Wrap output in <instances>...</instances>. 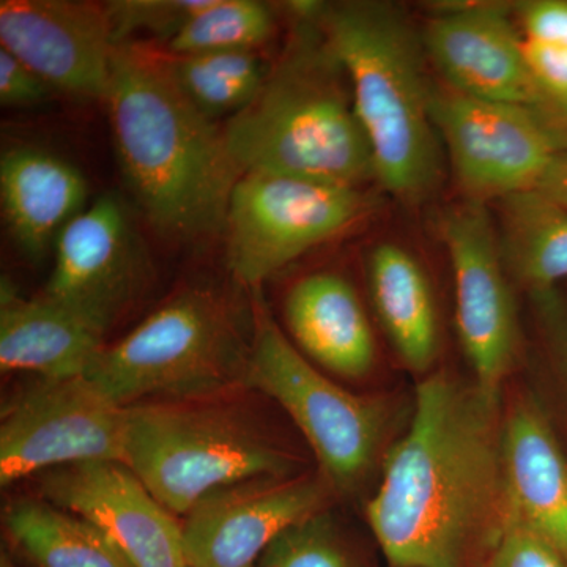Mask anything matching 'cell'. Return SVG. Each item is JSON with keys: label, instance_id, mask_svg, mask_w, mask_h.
Returning <instances> with one entry per match:
<instances>
[{"label": "cell", "instance_id": "cell-1", "mask_svg": "<svg viewBox=\"0 0 567 567\" xmlns=\"http://www.w3.org/2000/svg\"><path fill=\"white\" fill-rule=\"evenodd\" d=\"M502 399L447 372L416 388L406 434L391 446L369 525L393 567H465L507 518Z\"/></svg>", "mask_w": 567, "mask_h": 567}, {"label": "cell", "instance_id": "cell-2", "mask_svg": "<svg viewBox=\"0 0 567 567\" xmlns=\"http://www.w3.org/2000/svg\"><path fill=\"white\" fill-rule=\"evenodd\" d=\"M104 103L122 173L153 229L175 241L224 234L244 173L224 130L182 91L169 52L117 43Z\"/></svg>", "mask_w": 567, "mask_h": 567}, {"label": "cell", "instance_id": "cell-3", "mask_svg": "<svg viewBox=\"0 0 567 567\" xmlns=\"http://www.w3.org/2000/svg\"><path fill=\"white\" fill-rule=\"evenodd\" d=\"M320 2H290L292 28L259 92L224 125L241 173L364 188L374 158L344 66L317 21Z\"/></svg>", "mask_w": 567, "mask_h": 567}, {"label": "cell", "instance_id": "cell-4", "mask_svg": "<svg viewBox=\"0 0 567 567\" xmlns=\"http://www.w3.org/2000/svg\"><path fill=\"white\" fill-rule=\"evenodd\" d=\"M317 21L344 66L377 185L406 207L427 203L442 185L443 147L421 31L380 0L322 2Z\"/></svg>", "mask_w": 567, "mask_h": 567}, {"label": "cell", "instance_id": "cell-5", "mask_svg": "<svg viewBox=\"0 0 567 567\" xmlns=\"http://www.w3.org/2000/svg\"><path fill=\"white\" fill-rule=\"evenodd\" d=\"M252 333V311L229 295L185 287L104 347L85 377L122 406L226 394L245 386Z\"/></svg>", "mask_w": 567, "mask_h": 567}, {"label": "cell", "instance_id": "cell-6", "mask_svg": "<svg viewBox=\"0 0 567 567\" xmlns=\"http://www.w3.org/2000/svg\"><path fill=\"white\" fill-rule=\"evenodd\" d=\"M223 395L126 406L125 465L174 516L216 488L292 475L293 458Z\"/></svg>", "mask_w": 567, "mask_h": 567}, {"label": "cell", "instance_id": "cell-7", "mask_svg": "<svg viewBox=\"0 0 567 567\" xmlns=\"http://www.w3.org/2000/svg\"><path fill=\"white\" fill-rule=\"evenodd\" d=\"M252 316L245 388L274 399L292 417L333 491H357L382 451L390 406L336 385L284 334L259 298Z\"/></svg>", "mask_w": 567, "mask_h": 567}, {"label": "cell", "instance_id": "cell-8", "mask_svg": "<svg viewBox=\"0 0 567 567\" xmlns=\"http://www.w3.org/2000/svg\"><path fill=\"white\" fill-rule=\"evenodd\" d=\"M375 207L364 188L244 174L224 227L230 274L241 286L257 290L317 246L361 226Z\"/></svg>", "mask_w": 567, "mask_h": 567}, {"label": "cell", "instance_id": "cell-9", "mask_svg": "<svg viewBox=\"0 0 567 567\" xmlns=\"http://www.w3.org/2000/svg\"><path fill=\"white\" fill-rule=\"evenodd\" d=\"M126 457V406L87 377L32 380L0 420V484L85 462Z\"/></svg>", "mask_w": 567, "mask_h": 567}, {"label": "cell", "instance_id": "cell-10", "mask_svg": "<svg viewBox=\"0 0 567 567\" xmlns=\"http://www.w3.org/2000/svg\"><path fill=\"white\" fill-rule=\"evenodd\" d=\"M439 234L453 268L457 336L475 372L473 382L502 399L522 334L495 219L488 205L461 200L443 212Z\"/></svg>", "mask_w": 567, "mask_h": 567}, {"label": "cell", "instance_id": "cell-11", "mask_svg": "<svg viewBox=\"0 0 567 567\" xmlns=\"http://www.w3.org/2000/svg\"><path fill=\"white\" fill-rule=\"evenodd\" d=\"M436 133L462 200L488 205L536 189L558 153L535 111L436 85Z\"/></svg>", "mask_w": 567, "mask_h": 567}, {"label": "cell", "instance_id": "cell-12", "mask_svg": "<svg viewBox=\"0 0 567 567\" xmlns=\"http://www.w3.org/2000/svg\"><path fill=\"white\" fill-rule=\"evenodd\" d=\"M333 492L322 475L260 476L216 488L182 524L188 567H254L284 529L322 513Z\"/></svg>", "mask_w": 567, "mask_h": 567}, {"label": "cell", "instance_id": "cell-13", "mask_svg": "<svg viewBox=\"0 0 567 567\" xmlns=\"http://www.w3.org/2000/svg\"><path fill=\"white\" fill-rule=\"evenodd\" d=\"M115 47L107 2H0V48L31 66L52 91L104 102Z\"/></svg>", "mask_w": 567, "mask_h": 567}, {"label": "cell", "instance_id": "cell-14", "mask_svg": "<svg viewBox=\"0 0 567 567\" xmlns=\"http://www.w3.org/2000/svg\"><path fill=\"white\" fill-rule=\"evenodd\" d=\"M44 297L106 333L144 282L140 246L121 199L104 194L74 216L55 240Z\"/></svg>", "mask_w": 567, "mask_h": 567}, {"label": "cell", "instance_id": "cell-15", "mask_svg": "<svg viewBox=\"0 0 567 567\" xmlns=\"http://www.w3.org/2000/svg\"><path fill=\"white\" fill-rule=\"evenodd\" d=\"M37 477L41 498L102 529L133 567H188L182 524L128 465L85 462Z\"/></svg>", "mask_w": 567, "mask_h": 567}, {"label": "cell", "instance_id": "cell-16", "mask_svg": "<svg viewBox=\"0 0 567 567\" xmlns=\"http://www.w3.org/2000/svg\"><path fill=\"white\" fill-rule=\"evenodd\" d=\"M502 2L436 3L421 29L429 63L453 91L533 107L537 89L513 20Z\"/></svg>", "mask_w": 567, "mask_h": 567}, {"label": "cell", "instance_id": "cell-17", "mask_svg": "<svg viewBox=\"0 0 567 567\" xmlns=\"http://www.w3.org/2000/svg\"><path fill=\"white\" fill-rule=\"evenodd\" d=\"M503 468L506 522L543 537L567 559V457L536 402H517L506 413Z\"/></svg>", "mask_w": 567, "mask_h": 567}, {"label": "cell", "instance_id": "cell-18", "mask_svg": "<svg viewBox=\"0 0 567 567\" xmlns=\"http://www.w3.org/2000/svg\"><path fill=\"white\" fill-rule=\"evenodd\" d=\"M284 317L293 346L324 371L360 380L374 368V330L344 276L317 271L295 282L284 303Z\"/></svg>", "mask_w": 567, "mask_h": 567}, {"label": "cell", "instance_id": "cell-19", "mask_svg": "<svg viewBox=\"0 0 567 567\" xmlns=\"http://www.w3.org/2000/svg\"><path fill=\"white\" fill-rule=\"evenodd\" d=\"M104 331L48 297L22 298L0 287V368L39 379L87 375L103 352Z\"/></svg>", "mask_w": 567, "mask_h": 567}, {"label": "cell", "instance_id": "cell-20", "mask_svg": "<svg viewBox=\"0 0 567 567\" xmlns=\"http://www.w3.org/2000/svg\"><path fill=\"white\" fill-rule=\"evenodd\" d=\"M3 221L21 251L40 259L87 200V182L73 164L33 147L10 148L0 159Z\"/></svg>", "mask_w": 567, "mask_h": 567}, {"label": "cell", "instance_id": "cell-21", "mask_svg": "<svg viewBox=\"0 0 567 567\" xmlns=\"http://www.w3.org/2000/svg\"><path fill=\"white\" fill-rule=\"evenodd\" d=\"M369 298L402 363L425 374L442 347L439 305L427 271L405 246L382 241L365 260Z\"/></svg>", "mask_w": 567, "mask_h": 567}, {"label": "cell", "instance_id": "cell-22", "mask_svg": "<svg viewBox=\"0 0 567 567\" xmlns=\"http://www.w3.org/2000/svg\"><path fill=\"white\" fill-rule=\"evenodd\" d=\"M495 204L496 235L511 281L532 295L567 281V207L539 189Z\"/></svg>", "mask_w": 567, "mask_h": 567}, {"label": "cell", "instance_id": "cell-23", "mask_svg": "<svg viewBox=\"0 0 567 567\" xmlns=\"http://www.w3.org/2000/svg\"><path fill=\"white\" fill-rule=\"evenodd\" d=\"M3 524L35 567H133L102 529L47 499L10 503Z\"/></svg>", "mask_w": 567, "mask_h": 567}, {"label": "cell", "instance_id": "cell-24", "mask_svg": "<svg viewBox=\"0 0 567 567\" xmlns=\"http://www.w3.org/2000/svg\"><path fill=\"white\" fill-rule=\"evenodd\" d=\"M171 61L182 91L212 121L248 106L268 71L254 51L171 54Z\"/></svg>", "mask_w": 567, "mask_h": 567}, {"label": "cell", "instance_id": "cell-25", "mask_svg": "<svg viewBox=\"0 0 567 567\" xmlns=\"http://www.w3.org/2000/svg\"><path fill=\"white\" fill-rule=\"evenodd\" d=\"M276 32L274 9L257 0H208L167 41L171 54L259 52Z\"/></svg>", "mask_w": 567, "mask_h": 567}, {"label": "cell", "instance_id": "cell-26", "mask_svg": "<svg viewBox=\"0 0 567 567\" xmlns=\"http://www.w3.org/2000/svg\"><path fill=\"white\" fill-rule=\"evenodd\" d=\"M254 567H360L324 511L276 536Z\"/></svg>", "mask_w": 567, "mask_h": 567}, {"label": "cell", "instance_id": "cell-27", "mask_svg": "<svg viewBox=\"0 0 567 567\" xmlns=\"http://www.w3.org/2000/svg\"><path fill=\"white\" fill-rule=\"evenodd\" d=\"M208 0H117L107 2L115 43L148 32L169 41Z\"/></svg>", "mask_w": 567, "mask_h": 567}, {"label": "cell", "instance_id": "cell-28", "mask_svg": "<svg viewBox=\"0 0 567 567\" xmlns=\"http://www.w3.org/2000/svg\"><path fill=\"white\" fill-rule=\"evenodd\" d=\"M487 567H567V559L543 537L507 520Z\"/></svg>", "mask_w": 567, "mask_h": 567}, {"label": "cell", "instance_id": "cell-29", "mask_svg": "<svg viewBox=\"0 0 567 567\" xmlns=\"http://www.w3.org/2000/svg\"><path fill=\"white\" fill-rule=\"evenodd\" d=\"M514 14L525 43L567 47V0H528Z\"/></svg>", "mask_w": 567, "mask_h": 567}, {"label": "cell", "instance_id": "cell-30", "mask_svg": "<svg viewBox=\"0 0 567 567\" xmlns=\"http://www.w3.org/2000/svg\"><path fill=\"white\" fill-rule=\"evenodd\" d=\"M551 371L567 393V300L558 290L532 295Z\"/></svg>", "mask_w": 567, "mask_h": 567}, {"label": "cell", "instance_id": "cell-31", "mask_svg": "<svg viewBox=\"0 0 567 567\" xmlns=\"http://www.w3.org/2000/svg\"><path fill=\"white\" fill-rule=\"evenodd\" d=\"M54 92L39 74L0 48V103L3 107H32Z\"/></svg>", "mask_w": 567, "mask_h": 567}, {"label": "cell", "instance_id": "cell-32", "mask_svg": "<svg viewBox=\"0 0 567 567\" xmlns=\"http://www.w3.org/2000/svg\"><path fill=\"white\" fill-rule=\"evenodd\" d=\"M536 189L567 207V152H558Z\"/></svg>", "mask_w": 567, "mask_h": 567}, {"label": "cell", "instance_id": "cell-33", "mask_svg": "<svg viewBox=\"0 0 567 567\" xmlns=\"http://www.w3.org/2000/svg\"><path fill=\"white\" fill-rule=\"evenodd\" d=\"M533 111L536 112L539 121L546 126L548 134L557 145L558 152H567V110L540 107V110Z\"/></svg>", "mask_w": 567, "mask_h": 567}, {"label": "cell", "instance_id": "cell-34", "mask_svg": "<svg viewBox=\"0 0 567 567\" xmlns=\"http://www.w3.org/2000/svg\"><path fill=\"white\" fill-rule=\"evenodd\" d=\"M0 567H17V565H14L13 559H11L9 555L2 554V557H0Z\"/></svg>", "mask_w": 567, "mask_h": 567}]
</instances>
